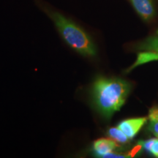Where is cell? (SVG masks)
Masks as SVG:
<instances>
[{"label": "cell", "instance_id": "1", "mask_svg": "<svg viewBox=\"0 0 158 158\" xmlns=\"http://www.w3.org/2000/svg\"><path fill=\"white\" fill-rule=\"evenodd\" d=\"M130 91L126 81L116 78H98L92 86V100L99 113L110 118L120 110Z\"/></svg>", "mask_w": 158, "mask_h": 158}, {"label": "cell", "instance_id": "2", "mask_svg": "<svg viewBox=\"0 0 158 158\" xmlns=\"http://www.w3.org/2000/svg\"><path fill=\"white\" fill-rule=\"evenodd\" d=\"M40 5L43 10L52 20L67 44L84 56H95L96 48L93 41L81 27L60 12L45 5V3L40 2Z\"/></svg>", "mask_w": 158, "mask_h": 158}, {"label": "cell", "instance_id": "3", "mask_svg": "<svg viewBox=\"0 0 158 158\" xmlns=\"http://www.w3.org/2000/svg\"><path fill=\"white\" fill-rule=\"evenodd\" d=\"M148 117H138L124 119L118 124L117 127L127 136L129 139H133L140 130L147 123Z\"/></svg>", "mask_w": 158, "mask_h": 158}, {"label": "cell", "instance_id": "4", "mask_svg": "<svg viewBox=\"0 0 158 158\" xmlns=\"http://www.w3.org/2000/svg\"><path fill=\"white\" fill-rule=\"evenodd\" d=\"M130 2L144 21H149L155 16V9L152 0H130Z\"/></svg>", "mask_w": 158, "mask_h": 158}, {"label": "cell", "instance_id": "5", "mask_svg": "<svg viewBox=\"0 0 158 158\" xmlns=\"http://www.w3.org/2000/svg\"><path fill=\"white\" fill-rule=\"evenodd\" d=\"M117 147V144L111 138H100L94 142L93 150L98 157H103L107 154L112 152Z\"/></svg>", "mask_w": 158, "mask_h": 158}, {"label": "cell", "instance_id": "6", "mask_svg": "<svg viewBox=\"0 0 158 158\" xmlns=\"http://www.w3.org/2000/svg\"><path fill=\"white\" fill-rule=\"evenodd\" d=\"M148 118L149 120V130L156 138H158V107L150 108Z\"/></svg>", "mask_w": 158, "mask_h": 158}, {"label": "cell", "instance_id": "7", "mask_svg": "<svg viewBox=\"0 0 158 158\" xmlns=\"http://www.w3.org/2000/svg\"><path fill=\"white\" fill-rule=\"evenodd\" d=\"M108 135L111 139L119 143H126L129 141V138L121 130L117 127H111L108 130Z\"/></svg>", "mask_w": 158, "mask_h": 158}, {"label": "cell", "instance_id": "8", "mask_svg": "<svg viewBox=\"0 0 158 158\" xmlns=\"http://www.w3.org/2000/svg\"><path fill=\"white\" fill-rule=\"evenodd\" d=\"M140 48L151 51L158 55V37H151L146 40L145 42L141 45Z\"/></svg>", "mask_w": 158, "mask_h": 158}, {"label": "cell", "instance_id": "9", "mask_svg": "<svg viewBox=\"0 0 158 158\" xmlns=\"http://www.w3.org/2000/svg\"><path fill=\"white\" fill-rule=\"evenodd\" d=\"M149 152L155 156V157H158V138L153 139L152 144L150 147Z\"/></svg>", "mask_w": 158, "mask_h": 158}]
</instances>
